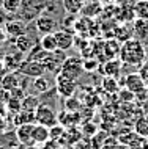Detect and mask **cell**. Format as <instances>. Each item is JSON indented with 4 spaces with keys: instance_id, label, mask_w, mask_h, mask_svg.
<instances>
[{
    "instance_id": "1",
    "label": "cell",
    "mask_w": 148,
    "mask_h": 149,
    "mask_svg": "<svg viewBox=\"0 0 148 149\" xmlns=\"http://www.w3.org/2000/svg\"><path fill=\"white\" fill-rule=\"evenodd\" d=\"M120 60L126 66H133L139 69L147 61V46L137 38L128 39L121 44Z\"/></svg>"
},
{
    "instance_id": "2",
    "label": "cell",
    "mask_w": 148,
    "mask_h": 149,
    "mask_svg": "<svg viewBox=\"0 0 148 149\" xmlns=\"http://www.w3.org/2000/svg\"><path fill=\"white\" fill-rule=\"evenodd\" d=\"M51 0H21V8L18 11V17L25 24L35 22L38 16L46 11Z\"/></svg>"
},
{
    "instance_id": "3",
    "label": "cell",
    "mask_w": 148,
    "mask_h": 149,
    "mask_svg": "<svg viewBox=\"0 0 148 149\" xmlns=\"http://www.w3.org/2000/svg\"><path fill=\"white\" fill-rule=\"evenodd\" d=\"M82 72H83V60H81L79 57H66L58 74H63L65 77H69L73 80H77L82 75Z\"/></svg>"
},
{
    "instance_id": "4",
    "label": "cell",
    "mask_w": 148,
    "mask_h": 149,
    "mask_svg": "<svg viewBox=\"0 0 148 149\" xmlns=\"http://www.w3.org/2000/svg\"><path fill=\"white\" fill-rule=\"evenodd\" d=\"M35 119H36V124H41L46 127H52L58 124V115L55 113V110L52 107L43 105V104H39V107L35 110Z\"/></svg>"
},
{
    "instance_id": "5",
    "label": "cell",
    "mask_w": 148,
    "mask_h": 149,
    "mask_svg": "<svg viewBox=\"0 0 148 149\" xmlns=\"http://www.w3.org/2000/svg\"><path fill=\"white\" fill-rule=\"evenodd\" d=\"M65 60H66L65 50L57 49L55 52H49V54H47V57L44 58V61H43L46 72L58 74L60 69H62V64H63V61H65Z\"/></svg>"
},
{
    "instance_id": "6",
    "label": "cell",
    "mask_w": 148,
    "mask_h": 149,
    "mask_svg": "<svg viewBox=\"0 0 148 149\" xmlns=\"http://www.w3.org/2000/svg\"><path fill=\"white\" fill-rule=\"evenodd\" d=\"M58 27V19H55L51 14H41L35 19V30L39 35H47V33H55Z\"/></svg>"
},
{
    "instance_id": "7",
    "label": "cell",
    "mask_w": 148,
    "mask_h": 149,
    "mask_svg": "<svg viewBox=\"0 0 148 149\" xmlns=\"http://www.w3.org/2000/svg\"><path fill=\"white\" fill-rule=\"evenodd\" d=\"M120 85H123L126 90H129L131 93H134L135 96L147 93V83L143 82V79L139 75V72L128 74L126 77L123 79V82H120Z\"/></svg>"
},
{
    "instance_id": "8",
    "label": "cell",
    "mask_w": 148,
    "mask_h": 149,
    "mask_svg": "<svg viewBox=\"0 0 148 149\" xmlns=\"http://www.w3.org/2000/svg\"><path fill=\"white\" fill-rule=\"evenodd\" d=\"M76 88H77V83L76 80L69 79V77H65L63 74H57V79H55V90H57L58 96L62 97H71L74 94Z\"/></svg>"
},
{
    "instance_id": "9",
    "label": "cell",
    "mask_w": 148,
    "mask_h": 149,
    "mask_svg": "<svg viewBox=\"0 0 148 149\" xmlns=\"http://www.w3.org/2000/svg\"><path fill=\"white\" fill-rule=\"evenodd\" d=\"M18 72L21 75H25V77H41V75H44V64L39 63V61H32V60H25V61H22L19 64L18 68Z\"/></svg>"
},
{
    "instance_id": "10",
    "label": "cell",
    "mask_w": 148,
    "mask_h": 149,
    "mask_svg": "<svg viewBox=\"0 0 148 149\" xmlns=\"http://www.w3.org/2000/svg\"><path fill=\"white\" fill-rule=\"evenodd\" d=\"M55 39H57V47L60 50H69L71 47L74 46V35H73V31H69V30H65V29H60L55 31Z\"/></svg>"
},
{
    "instance_id": "11",
    "label": "cell",
    "mask_w": 148,
    "mask_h": 149,
    "mask_svg": "<svg viewBox=\"0 0 148 149\" xmlns=\"http://www.w3.org/2000/svg\"><path fill=\"white\" fill-rule=\"evenodd\" d=\"M5 30H6V35L10 36V38H13V39L29 33V27H27V24L24 21H21V19L6 22L5 24Z\"/></svg>"
},
{
    "instance_id": "12",
    "label": "cell",
    "mask_w": 148,
    "mask_h": 149,
    "mask_svg": "<svg viewBox=\"0 0 148 149\" xmlns=\"http://www.w3.org/2000/svg\"><path fill=\"white\" fill-rule=\"evenodd\" d=\"M33 127H35V124H22V126H18V129H16L18 141L25 144V146H33L35 143H33V138H32Z\"/></svg>"
},
{
    "instance_id": "13",
    "label": "cell",
    "mask_w": 148,
    "mask_h": 149,
    "mask_svg": "<svg viewBox=\"0 0 148 149\" xmlns=\"http://www.w3.org/2000/svg\"><path fill=\"white\" fill-rule=\"evenodd\" d=\"M121 60L120 58H115V60H107L106 63L101 66V71L104 72V77H120L121 74Z\"/></svg>"
},
{
    "instance_id": "14",
    "label": "cell",
    "mask_w": 148,
    "mask_h": 149,
    "mask_svg": "<svg viewBox=\"0 0 148 149\" xmlns=\"http://www.w3.org/2000/svg\"><path fill=\"white\" fill-rule=\"evenodd\" d=\"M120 50H121V44L118 39L112 38L109 41H106L102 44V52L106 55V60H115L120 58Z\"/></svg>"
},
{
    "instance_id": "15",
    "label": "cell",
    "mask_w": 148,
    "mask_h": 149,
    "mask_svg": "<svg viewBox=\"0 0 148 149\" xmlns=\"http://www.w3.org/2000/svg\"><path fill=\"white\" fill-rule=\"evenodd\" d=\"M133 33L134 38L140 39L142 42L148 41V19H134Z\"/></svg>"
},
{
    "instance_id": "16",
    "label": "cell",
    "mask_w": 148,
    "mask_h": 149,
    "mask_svg": "<svg viewBox=\"0 0 148 149\" xmlns=\"http://www.w3.org/2000/svg\"><path fill=\"white\" fill-rule=\"evenodd\" d=\"M32 138H33V143H35V144L47 143V141L51 140L49 127L41 126V124H35V127H33V134H32Z\"/></svg>"
},
{
    "instance_id": "17",
    "label": "cell",
    "mask_w": 148,
    "mask_h": 149,
    "mask_svg": "<svg viewBox=\"0 0 148 149\" xmlns=\"http://www.w3.org/2000/svg\"><path fill=\"white\" fill-rule=\"evenodd\" d=\"M101 13H102V5L99 0H88L81 11V14L85 16V17H95V16H98Z\"/></svg>"
},
{
    "instance_id": "18",
    "label": "cell",
    "mask_w": 148,
    "mask_h": 149,
    "mask_svg": "<svg viewBox=\"0 0 148 149\" xmlns=\"http://www.w3.org/2000/svg\"><path fill=\"white\" fill-rule=\"evenodd\" d=\"M36 44H38V42H35L29 33L19 36V38H16V49L21 52V54H29V52L33 49Z\"/></svg>"
},
{
    "instance_id": "19",
    "label": "cell",
    "mask_w": 148,
    "mask_h": 149,
    "mask_svg": "<svg viewBox=\"0 0 148 149\" xmlns=\"http://www.w3.org/2000/svg\"><path fill=\"white\" fill-rule=\"evenodd\" d=\"M87 2H88V0H63L62 6L68 14H77L82 11V8Z\"/></svg>"
},
{
    "instance_id": "20",
    "label": "cell",
    "mask_w": 148,
    "mask_h": 149,
    "mask_svg": "<svg viewBox=\"0 0 148 149\" xmlns=\"http://www.w3.org/2000/svg\"><path fill=\"white\" fill-rule=\"evenodd\" d=\"M39 46L43 47L46 52H55L58 49L57 47V39H55V35L54 33H47V35H41L39 38Z\"/></svg>"
},
{
    "instance_id": "21",
    "label": "cell",
    "mask_w": 148,
    "mask_h": 149,
    "mask_svg": "<svg viewBox=\"0 0 148 149\" xmlns=\"http://www.w3.org/2000/svg\"><path fill=\"white\" fill-rule=\"evenodd\" d=\"M114 38L118 39L120 42H121V41L125 42V41H128V39L134 38L133 27H128L126 24H125V25H121V27H115V30H114Z\"/></svg>"
},
{
    "instance_id": "22",
    "label": "cell",
    "mask_w": 148,
    "mask_h": 149,
    "mask_svg": "<svg viewBox=\"0 0 148 149\" xmlns=\"http://www.w3.org/2000/svg\"><path fill=\"white\" fill-rule=\"evenodd\" d=\"M32 88H33V91L36 93V94H43V93L49 91L51 90V82L47 80L44 75H41V77H35L33 82H32Z\"/></svg>"
},
{
    "instance_id": "23",
    "label": "cell",
    "mask_w": 148,
    "mask_h": 149,
    "mask_svg": "<svg viewBox=\"0 0 148 149\" xmlns=\"http://www.w3.org/2000/svg\"><path fill=\"white\" fill-rule=\"evenodd\" d=\"M21 107L25 111H35L39 107V97L38 96H33V94H29V96L25 94L24 99L21 100Z\"/></svg>"
},
{
    "instance_id": "24",
    "label": "cell",
    "mask_w": 148,
    "mask_h": 149,
    "mask_svg": "<svg viewBox=\"0 0 148 149\" xmlns=\"http://www.w3.org/2000/svg\"><path fill=\"white\" fill-rule=\"evenodd\" d=\"M19 74V72H18ZM18 74H11V75H6V77H3L2 80V86H3V90H6V91H13L16 90V88H19V85H21V79L18 77Z\"/></svg>"
},
{
    "instance_id": "25",
    "label": "cell",
    "mask_w": 148,
    "mask_h": 149,
    "mask_svg": "<svg viewBox=\"0 0 148 149\" xmlns=\"http://www.w3.org/2000/svg\"><path fill=\"white\" fill-rule=\"evenodd\" d=\"M101 85L102 90L106 93H110V94H115V93L120 91V82H117L115 77H104Z\"/></svg>"
},
{
    "instance_id": "26",
    "label": "cell",
    "mask_w": 148,
    "mask_h": 149,
    "mask_svg": "<svg viewBox=\"0 0 148 149\" xmlns=\"http://www.w3.org/2000/svg\"><path fill=\"white\" fill-rule=\"evenodd\" d=\"M47 54L49 52H46L44 49H43L39 44H36V46L33 47L30 52H29V57H27V60H32V61H39V63H43L44 61V58L47 57Z\"/></svg>"
},
{
    "instance_id": "27",
    "label": "cell",
    "mask_w": 148,
    "mask_h": 149,
    "mask_svg": "<svg viewBox=\"0 0 148 149\" xmlns=\"http://www.w3.org/2000/svg\"><path fill=\"white\" fill-rule=\"evenodd\" d=\"M134 132L139 136H142V138H147L148 136V118L147 116H142V118H139L137 121H135Z\"/></svg>"
},
{
    "instance_id": "28",
    "label": "cell",
    "mask_w": 148,
    "mask_h": 149,
    "mask_svg": "<svg viewBox=\"0 0 148 149\" xmlns=\"http://www.w3.org/2000/svg\"><path fill=\"white\" fill-rule=\"evenodd\" d=\"M134 14L135 19H148V0L134 2Z\"/></svg>"
},
{
    "instance_id": "29",
    "label": "cell",
    "mask_w": 148,
    "mask_h": 149,
    "mask_svg": "<svg viewBox=\"0 0 148 149\" xmlns=\"http://www.w3.org/2000/svg\"><path fill=\"white\" fill-rule=\"evenodd\" d=\"M107 136H109V135H107V132L98 130L96 134L91 136V140H90V146H91V149H102L104 143H106V140H107Z\"/></svg>"
},
{
    "instance_id": "30",
    "label": "cell",
    "mask_w": 148,
    "mask_h": 149,
    "mask_svg": "<svg viewBox=\"0 0 148 149\" xmlns=\"http://www.w3.org/2000/svg\"><path fill=\"white\" fill-rule=\"evenodd\" d=\"M21 8V0H2V10L8 14H18Z\"/></svg>"
},
{
    "instance_id": "31",
    "label": "cell",
    "mask_w": 148,
    "mask_h": 149,
    "mask_svg": "<svg viewBox=\"0 0 148 149\" xmlns=\"http://www.w3.org/2000/svg\"><path fill=\"white\" fill-rule=\"evenodd\" d=\"M65 127L62 126V124H55V126L49 127V134H51V140H54V141H58L60 138H62L63 135H65Z\"/></svg>"
},
{
    "instance_id": "32",
    "label": "cell",
    "mask_w": 148,
    "mask_h": 149,
    "mask_svg": "<svg viewBox=\"0 0 148 149\" xmlns=\"http://www.w3.org/2000/svg\"><path fill=\"white\" fill-rule=\"evenodd\" d=\"M79 108H81V102L77 99H74L73 96L66 97V100H65V110L66 111H79Z\"/></svg>"
},
{
    "instance_id": "33",
    "label": "cell",
    "mask_w": 148,
    "mask_h": 149,
    "mask_svg": "<svg viewBox=\"0 0 148 149\" xmlns=\"http://www.w3.org/2000/svg\"><path fill=\"white\" fill-rule=\"evenodd\" d=\"M8 110L10 111H13V113H19V111L22 110V107H21V99H16V97H10L8 99Z\"/></svg>"
},
{
    "instance_id": "34",
    "label": "cell",
    "mask_w": 148,
    "mask_h": 149,
    "mask_svg": "<svg viewBox=\"0 0 148 149\" xmlns=\"http://www.w3.org/2000/svg\"><path fill=\"white\" fill-rule=\"evenodd\" d=\"M81 132H82V135L90 136V138H91V136H93V135L98 132V127L95 126V124H91V123H85V124L82 126V130H81Z\"/></svg>"
},
{
    "instance_id": "35",
    "label": "cell",
    "mask_w": 148,
    "mask_h": 149,
    "mask_svg": "<svg viewBox=\"0 0 148 149\" xmlns=\"http://www.w3.org/2000/svg\"><path fill=\"white\" fill-rule=\"evenodd\" d=\"M98 60L96 58H83V71H88V72H91V71H95V69H98Z\"/></svg>"
},
{
    "instance_id": "36",
    "label": "cell",
    "mask_w": 148,
    "mask_h": 149,
    "mask_svg": "<svg viewBox=\"0 0 148 149\" xmlns=\"http://www.w3.org/2000/svg\"><path fill=\"white\" fill-rule=\"evenodd\" d=\"M118 96H120V99L121 100H125V102H131V100H134L135 99V94L134 93H131L129 90H121V91H118Z\"/></svg>"
},
{
    "instance_id": "37",
    "label": "cell",
    "mask_w": 148,
    "mask_h": 149,
    "mask_svg": "<svg viewBox=\"0 0 148 149\" xmlns=\"http://www.w3.org/2000/svg\"><path fill=\"white\" fill-rule=\"evenodd\" d=\"M137 72H139V75H140V77L143 79V82L148 83V60H147V61L142 64L140 68H139Z\"/></svg>"
},
{
    "instance_id": "38",
    "label": "cell",
    "mask_w": 148,
    "mask_h": 149,
    "mask_svg": "<svg viewBox=\"0 0 148 149\" xmlns=\"http://www.w3.org/2000/svg\"><path fill=\"white\" fill-rule=\"evenodd\" d=\"M147 60H148V46H147Z\"/></svg>"
},
{
    "instance_id": "39",
    "label": "cell",
    "mask_w": 148,
    "mask_h": 149,
    "mask_svg": "<svg viewBox=\"0 0 148 149\" xmlns=\"http://www.w3.org/2000/svg\"><path fill=\"white\" fill-rule=\"evenodd\" d=\"M147 99H148V88H147Z\"/></svg>"
},
{
    "instance_id": "40",
    "label": "cell",
    "mask_w": 148,
    "mask_h": 149,
    "mask_svg": "<svg viewBox=\"0 0 148 149\" xmlns=\"http://www.w3.org/2000/svg\"><path fill=\"white\" fill-rule=\"evenodd\" d=\"M134 2H142V0H134Z\"/></svg>"
},
{
    "instance_id": "41",
    "label": "cell",
    "mask_w": 148,
    "mask_h": 149,
    "mask_svg": "<svg viewBox=\"0 0 148 149\" xmlns=\"http://www.w3.org/2000/svg\"><path fill=\"white\" fill-rule=\"evenodd\" d=\"M147 141H148V136H147Z\"/></svg>"
},
{
    "instance_id": "42",
    "label": "cell",
    "mask_w": 148,
    "mask_h": 149,
    "mask_svg": "<svg viewBox=\"0 0 148 149\" xmlns=\"http://www.w3.org/2000/svg\"><path fill=\"white\" fill-rule=\"evenodd\" d=\"M147 118H148V115H147Z\"/></svg>"
},
{
    "instance_id": "43",
    "label": "cell",
    "mask_w": 148,
    "mask_h": 149,
    "mask_svg": "<svg viewBox=\"0 0 148 149\" xmlns=\"http://www.w3.org/2000/svg\"><path fill=\"white\" fill-rule=\"evenodd\" d=\"M0 2H2V0H0Z\"/></svg>"
}]
</instances>
